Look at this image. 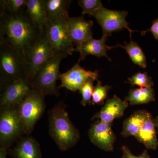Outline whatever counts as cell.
<instances>
[{
    "label": "cell",
    "instance_id": "ffe728a7",
    "mask_svg": "<svg viewBox=\"0 0 158 158\" xmlns=\"http://www.w3.org/2000/svg\"><path fill=\"white\" fill-rule=\"evenodd\" d=\"M150 113L144 110L135 112L125 120L122 135L124 137L133 136L135 137L147 119Z\"/></svg>",
    "mask_w": 158,
    "mask_h": 158
},
{
    "label": "cell",
    "instance_id": "44dd1931",
    "mask_svg": "<svg viewBox=\"0 0 158 158\" xmlns=\"http://www.w3.org/2000/svg\"><path fill=\"white\" fill-rule=\"evenodd\" d=\"M131 33H130L131 41L130 43L124 42V45L117 44L115 47H110V48L112 49L113 48L119 47L124 49L131 59L132 61L135 64L142 68H146L147 67V61L145 55L142 49L138 45V44L133 41L131 39Z\"/></svg>",
    "mask_w": 158,
    "mask_h": 158
},
{
    "label": "cell",
    "instance_id": "d4e9b609",
    "mask_svg": "<svg viewBox=\"0 0 158 158\" xmlns=\"http://www.w3.org/2000/svg\"><path fill=\"white\" fill-rule=\"evenodd\" d=\"M130 84L137 85L141 88H152L154 85L151 77L146 73L138 72L128 79Z\"/></svg>",
    "mask_w": 158,
    "mask_h": 158
},
{
    "label": "cell",
    "instance_id": "83f0119b",
    "mask_svg": "<svg viewBox=\"0 0 158 158\" xmlns=\"http://www.w3.org/2000/svg\"><path fill=\"white\" fill-rule=\"evenodd\" d=\"M122 151L123 152L122 158H150L147 151H144L141 155L138 156L134 155L129 149L126 146L123 147Z\"/></svg>",
    "mask_w": 158,
    "mask_h": 158
},
{
    "label": "cell",
    "instance_id": "7c38bea8",
    "mask_svg": "<svg viewBox=\"0 0 158 158\" xmlns=\"http://www.w3.org/2000/svg\"><path fill=\"white\" fill-rule=\"evenodd\" d=\"M93 21L87 20L83 15L68 19L69 35L74 46L79 47L83 43L93 37Z\"/></svg>",
    "mask_w": 158,
    "mask_h": 158
},
{
    "label": "cell",
    "instance_id": "52a82bcc",
    "mask_svg": "<svg viewBox=\"0 0 158 158\" xmlns=\"http://www.w3.org/2000/svg\"><path fill=\"white\" fill-rule=\"evenodd\" d=\"M54 56L53 49L44 31L25 54L28 79L31 81L39 69Z\"/></svg>",
    "mask_w": 158,
    "mask_h": 158
},
{
    "label": "cell",
    "instance_id": "4316f807",
    "mask_svg": "<svg viewBox=\"0 0 158 158\" xmlns=\"http://www.w3.org/2000/svg\"><path fill=\"white\" fill-rule=\"evenodd\" d=\"M92 79H89L80 88V92L82 95V99L81 103L83 106H87L91 103L94 86Z\"/></svg>",
    "mask_w": 158,
    "mask_h": 158
},
{
    "label": "cell",
    "instance_id": "4dcf8cb0",
    "mask_svg": "<svg viewBox=\"0 0 158 158\" xmlns=\"http://www.w3.org/2000/svg\"><path fill=\"white\" fill-rule=\"evenodd\" d=\"M156 120V127L157 128L158 130V116L155 119Z\"/></svg>",
    "mask_w": 158,
    "mask_h": 158
},
{
    "label": "cell",
    "instance_id": "ac0fdd59",
    "mask_svg": "<svg viewBox=\"0 0 158 158\" xmlns=\"http://www.w3.org/2000/svg\"><path fill=\"white\" fill-rule=\"evenodd\" d=\"M156 127L155 119L149 114L136 137L148 149H156L158 147Z\"/></svg>",
    "mask_w": 158,
    "mask_h": 158
},
{
    "label": "cell",
    "instance_id": "603a6c76",
    "mask_svg": "<svg viewBox=\"0 0 158 158\" xmlns=\"http://www.w3.org/2000/svg\"><path fill=\"white\" fill-rule=\"evenodd\" d=\"M27 0H1L0 14H14L26 9Z\"/></svg>",
    "mask_w": 158,
    "mask_h": 158
},
{
    "label": "cell",
    "instance_id": "277c9868",
    "mask_svg": "<svg viewBox=\"0 0 158 158\" xmlns=\"http://www.w3.org/2000/svg\"><path fill=\"white\" fill-rule=\"evenodd\" d=\"M62 57L55 56L48 60L39 69L31 80L34 90L46 95H59L57 80L59 79V66Z\"/></svg>",
    "mask_w": 158,
    "mask_h": 158
},
{
    "label": "cell",
    "instance_id": "8992f818",
    "mask_svg": "<svg viewBox=\"0 0 158 158\" xmlns=\"http://www.w3.org/2000/svg\"><path fill=\"white\" fill-rule=\"evenodd\" d=\"M68 18L58 20H48L44 31L52 46L55 56L65 59L75 52L74 46L69 35Z\"/></svg>",
    "mask_w": 158,
    "mask_h": 158
},
{
    "label": "cell",
    "instance_id": "d6986e66",
    "mask_svg": "<svg viewBox=\"0 0 158 158\" xmlns=\"http://www.w3.org/2000/svg\"><path fill=\"white\" fill-rule=\"evenodd\" d=\"M26 12L40 31H44L48 19L43 0H27Z\"/></svg>",
    "mask_w": 158,
    "mask_h": 158
},
{
    "label": "cell",
    "instance_id": "2e32d148",
    "mask_svg": "<svg viewBox=\"0 0 158 158\" xmlns=\"http://www.w3.org/2000/svg\"><path fill=\"white\" fill-rule=\"evenodd\" d=\"M13 158H41L40 145L32 137L21 139L12 152Z\"/></svg>",
    "mask_w": 158,
    "mask_h": 158
},
{
    "label": "cell",
    "instance_id": "9c48e42d",
    "mask_svg": "<svg viewBox=\"0 0 158 158\" xmlns=\"http://www.w3.org/2000/svg\"><path fill=\"white\" fill-rule=\"evenodd\" d=\"M128 15L127 11L112 10L102 6L92 14L101 27L103 32L102 37L107 38L112 36V33L127 29L132 34L134 31L129 27V23L126 21Z\"/></svg>",
    "mask_w": 158,
    "mask_h": 158
},
{
    "label": "cell",
    "instance_id": "30bf717a",
    "mask_svg": "<svg viewBox=\"0 0 158 158\" xmlns=\"http://www.w3.org/2000/svg\"><path fill=\"white\" fill-rule=\"evenodd\" d=\"M33 89L31 81L27 78L19 79L1 87V108L17 106Z\"/></svg>",
    "mask_w": 158,
    "mask_h": 158
},
{
    "label": "cell",
    "instance_id": "3957f363",
    "mask_svg": "<svg viewBox=\"0 0 158 158\" xmlns=\"http://www.w3.org/2000/svg\"><path fill=\"white\" fill-rule=\"evenodd\" d=\"M23 78L28 79L24 57L10 46L0 43L1 87Z\"/></svg>",
    "mask_w": 158,
    "mask_h": 158
},
{
    "label": "cell",
    "instance_id": "6da1fadb",
    "mask_svg": "<svg viewBox=\"0 0 158 158\" xmlns=\"http://www.w3.org/2000/svg\"><path fill=\"white\" fill-rule=\"evenodd\" d=\"M43 31L34 24L26 9L16 14H0V43L10 46L24 57Z\"/></svg>",
    "mask_w": 158,
    "mask_h": 158
},
{
    "label": "cell",
    "instance_id": "5bb4252c",
    "mask_svg": "<svg viewBox=\"0 0 158 158\" xmlns=\"http://www.w3.org/2000/svg\"><path fill=\"white\" fill-rule=\"evenodd\" d=\"M128 103L122 100L116 95L108 100L96 115L100 121L111 124L114 119L123 116L125 110L127 108Z\"/></svg>",
    "mask_w": 158,
    "mask_h": 158
},
{
    "label": "cell",
    "instance_id": "484cf974",
    "mask_svg": "<svg viewBox=\"0 0 158 158\" xmlns=\"http://www.w3.org/2000/svg\"><path fill=\"white\" fill-rule=\"evenodd\" d=\"M79 6L82 9V15H89L91 16L92 13L102 6V1L100 0H79Z\"/></svg>",
    "mask_w": 158,
    "mask_h": 158
},
{
    "label": "cell",
    "instance_id": "4fadbf2b",
    "mask_svg": "<svg viewBox=\"0 0 158 158\" xmlns=\"http://www.w3.org/2000/svg\"><path fill=\"white\" fill-rule=\"evenodd\" d=\"M89 136L91 142L101 149L108 151L113 149L115 136L111 124L97 122L89 130Z\"/></svg>",
    "mask_w": 158,
    "mask_h": 158
},
{
    "label": "cell",
    "instance_id": "9a60e30c",
    "mask_svg": "<svg viewBox=\"0 0 158 158\" xmlns=\"http://www.w3.org/2000/svg\"><path fill=\"white\" fill-rule=\"evenodd\" d=\"M107 38L102 37L101 39H95L93 37L88 40L79 47L75 48V52H79L80 53V60H84L89 55H92L98 58L106 57L110 61L111 59L108 56L107 51L111 49L110 47L106 45Z\"/></svg>",
    "mask_w": 158,
    "mask_h": 158
},
{
    "label": "cell",
    "instance_id": "7a4b0ae2",
    "mask_svg": "<svg viewBox=\"0 0 158 158\" xmlns=\"http://www.w3.org/2000/svg\"><path fill=\"white\" fill-rule=\"evenodd\" d=\"M49 130L50 135L61 150L70 149L80 139L79 131L73 124L65 109L60 102L49 113Z\"/></svg>",
    "mask_w": 158,
    "mask_h": 158
},
{
    "label": "cell",
    "instance_id": "5b68a950",
    "mask_svg": "<svg viewBox=\"0 0 158 158\" xmlns=\"http://www.w3.org/2000/svg\"><path fill=\"white\" fill-rule=\"evenodd\" d=\"M44 95L32 90L18 105L19 114L25 134H30L41 118L45 109Z\"/></svg>",
    "mask_w": 158,
    "mask_h": 158
},
{
    "label": "cell",
    "instance_id": "cb8c5ba5",
    "mask_svg": "<svg viewBox=\"0 0 158 158\" xmlns=\"http://www.w3.org/2000/svg\"><path fill=\"white\" fill-rule=\"evenodd\" d=\"M110 88L108 85L103 86L101 82L98 81L97 85L94 87L91 103L93 105L101 104L106 98L108 91Z\"/></svg>",
    "mask_w": 158,
    "mask_h": 158
},
{
    "label": "cell",
    "instance_id": "8fae6325",
    "mask_svg": "<svg viewBox=\"0 0 158 158\" xmlns=\"http://www.w3.org/2000/svg\"><path fill=\"white\" fill-rule=\"evenodd\" d=\"M81 60L72 68L64 73L60 74L59 80L61 81L60 88H65L71 91L79 90L85 82L89 79L98 80V73L97 71L87 70L80 65Z\"/></svg>",
    "mask_w": 158,
    "mask_h": 158
},
{
    "label": "cell",
    "instance_id": "e0dca14e",
    "mask_svg": "<svg viewBox=\"0 0 158 158\" xmlns=\"http://www.w3.org/2000/svg\"><path fill=\"white\" fill-rule=\"evenodd\" d=\"M70 0H43L48 20L54 21L69 17V9Z\"/></svg>",
    "mask_w": 158,
    "mask_h": 158
},
{
    "label": "cell",
    "instance_id": "7402d4cb",
    "mask_svg": "<svg viewBox=\"0 0 158 158\" xmlns=\"http://www.w3.org/2000/svg\"><path fill=\"white\" fill-rule=\"evenodd\" d=\"M155 92L152 88H140L131 89L126 101L131 105L144 104L155 100Z\"/></svg>",
    "mask_w": 158,
    "mask_h": 158
},
{
    "label": "cell",
    "instance_id": "f1b7e54d",
    "mask_svg": "<svg viewBox=\"0 0 158 158\" xmlns=\"http://www.w3.org/2000/svg\"><path fill=\"white\" fill-rule=\"evenodd\" d=\"M148 31H150L152 33L155 38L158 40V19L153 21L152 25L151 27L149 30L141 32V34L144 35Z\"/></svg>",
    "mask_w": 158,
    "mask_h": 158
},
{
    "label": "cell",
    "instance_id": "ba28073f",
    "mask_svg": "<svg viewBox=\"0 0 158 158\" xmlns=\"http://www.w3.org/2000/svg\"><path fill=\"white\" fill-rule=\"evenodd\" d=\"M23 134H24V132L22 122L19 114L18 105L1 108V147L8 148Z\"/></svg>",
    "mask_w": 158,
    "mask_h": 158
},
{
    "label": "cell",
    "instance_id": "f546056e",
    "mask_svg": "<svg viewBox=\"0 0 158 158\" xmlns=\"http://www.w3.org/2000/svg\"><path fill=\"white\" fill-rule=\"evenodd\" d=\"M7 148L0 147V158H7Z\"/></svg>",
    "mask_w": 158,
    "mask_h": 158
}]
</instances>
